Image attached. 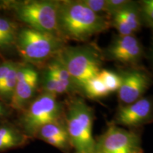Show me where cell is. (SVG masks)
I'll return each mask as SVG.
<instances>
[{
	"label": "cell",
	"mask_w": 153,
	"mask_h": 153,
	"mask_svg": "<svg viewBox=\"0 0 153 153\" xmlns=\"http://www.w3.org/2000/svg\"><path fill=\"white\" fill-rule=\"evenodd\" d=\"M111 25L108 16L95 14L81 1H60L58 28L64 41H87Z\"/></svg>",
	"instance_id": "6da1fadb"
},
{
	"label": "cell",
	"mask_w": 153,
	"mask_h": 153,
	"mask_svg": "<svg viewBox=\"0 0 153 153\" xmlns=\"http://www.w3.org/2000/svg\"><path fill=\"white\" fill-rule=\"evenodd\" d=\"M59 4L60 1L48 0L2 1L3 9L12 11L16 19L28 28L62 38L58 28Z\"/></svg>",
	"instance_id": "7a4b0ae2"
},
{
	"label": "cell",
	"mask_w": 153,
	"mask_h": 153,
	"mask_svg": "<svg viewBox=\"0 0 153 153\" xmlns=\"http://www.w3.org/2000/svg\"><path fill=\"white\" fill-rule=\"evenodd\" d=\"M66 105L64 120L72 147L77 152L94 153L93 108L77 97L70 99Z\"/></svg>",
	"instance_id": "3957f363"
},
{
	"label": "cell",
	"mask_w": 153,
	"mask_h": 153,
	"mask_svg": "<svg viewBox=\"0 0 153 153\" xmlns=\"http://www.w3.org/2000/svg\"><path fill=\"white\" fill-rule=\"evenodd\" d=\"M65 43L58 36L26 27L19 30L16 49L27 64L42 65L56 57Z\"/></svg>",
	"instance_id": "277c9868"
},
{
	"label": "cell",
	"mask_w": 153,
	"mask_h": 153,
	"mask_svg": "<svg viewBox=\"0 0 153 153\" xmlns=\"http://www.w3.org/2000/svg\"><path fill=\"white\" fill-rule=\"evenodd\" d=\"M66 68L80 88L98 75L101 70V54L89 45L65 46L55 57Z\"/></svg>",
	"instance_id": "5b68a950"
},
{
	"label": "cell",
	"mask_w": 153,
	"mask_h": 153,
	"mask_svg": "<svg viewBox=\"0 0 153 153\" xmlns=\"http://www.w3.org/2000/svg\"><path fill=\"white\" fill-rule=\"evenodd\" d=\"M64 109L57 96L43 91L22 111L20 124L24 133L35 137L43 126L64 120Z\"/></svg>",
	"instance_id": "8992f818"
},
{
	"label": "cell",
	"mask_w": 153,
	"mask_h": 153,
	"mask_svg": "<svg viewBox=\"0 0 153 153\" xmlns=\"http://www.w3.org/2000/svg\"><path fill=\"white\" fill-rule=\"evenodd\" d=\"M94 153H144L139 134L110 124L96 140Z\"/></svg>",
	"instance_id": "52a82bcc"
},
{
	"label": "cell",
	"mask_w": 153,
	"mask_h": 153,
	"mask_svg": "<svg viewBox=\"0 0 153 153\" xmlns=\"http://www.w3.org/2000/svg\"><path fill=\"white\" fill-rule=\"evenodd\" d=\"M119 74L121 85L118 91V96L122 105L132 104L143 98L152 83L148 72L139 68L121 71Z\"/></svg>",
	"instance_id": "ba28073f"
},
{
	"label": "cell",
	"mask_w": 153,
	"mask_h": 153,
	"mask_svg": "<svg viewBox=\"0 0 153 153\" xmlns=\"http://www.w3.org/2000/svg\"><path fill=\"white\" fill-rule=\"evenodd\" d=\"M38 85V73L27 63H22L17 75L14 93L9 105L16 111H22L32 101Z\"/></svg>",
	"instance_id": "9c48e42d"
},
{
	"label": "cell",
	"mask_w": 153,
	"mask_h": 153,
	"mask_svg": "<svg viewBox=\"0 0 153 153\" xmlns=\"http://www.w3.org/2000/svg\"><path fill=\"white\" fill-rule=\"evenodd\" d=\"M153 122V97H143L132 104L120 105L115 116V125L139 127Z\"/></svg>",
	"instance_id": "30bf717a"
},
{
	"label": "cell",
	"mask_w": 153,
	"mask_h": 153,
	"mask_svg": "<svg viewBox=\"0 0 153 153\" xmlns=\"http://www.w3.org/2000/svg\"><path fill=\"white\" fill-rule=\"evenodd\" d=\"M143 49L135 36H118L106 49L105 55L108 60L123 64H137L142 58Z\"/></svg>",
	"instance_id": "8fae6325"
},
{
	"label": "cell",
	"mask_w": 153,
	"mask_h": 153,
	"mask_svg": "<svg viewBox=\"0 0 153 153\" xmlns=\"http://www.w3.org/2000/svg\"><path fill=\"white\" fill-rule=\"evenodd\" d=\"M35 137L64 152L72 148L64 120L43 126Z\"/></svg>",
	"instance_id": "7c38bea8"
},
{
	"label": "cell",
	"mask_w": 153,
	"mask_h": 153,
	"mask_svg": "<svg viewBox=\"0 0 153 153\" xmlns=\"http://www.w3.org/2000/svg\"><path fill=\"white\" fill-rule=\"evenodd\" d=\"M28 136L20 130L9 124L0 126V152L24 145Z\"/></svg>",
	"instance_id": "4fadbf2b"
},
{
	"label": "cell",
	"mask_w": 153,
	"mask_h": 153,
	"mask_svg": "<svg viewBox=\"0 0 153 153\" xmlns=\"http://www.w3.org/2000/svg\"><path fill=\"white\" fill-rule=\"evenodd\" d=\"M19 30L16 22L0 16V51L4 52L16 48Z\"/></svg>",
	"instance_id": "5bb4252c"
},
{
	"label": "cell",
	"mask_w": 153,
	"mask_h": 153,
	"mask_svg": "<svg viewBox=\"0 0 153 153\" xmlns=\"http://www.w3.org/2000/svg\"><path fill=\"white\" fill-rule=\"evenodd\" d=\"M45 69H47L59 82L68 87L72 94L81 90L66 68L56 57H54L52 61L48 63Z\"/></svg>",
	"instance_id": "9a60e30c"
},
{
	"label": "cell",
	"mask_w": 153,
	"mask_h": 153,
	"mask_svg": "<svg viewBox=\"0 0 153 153\" xmlns=\"http://www.w3.org/2000/svg\"><path fill=\"white\" fill-rule=\"evenodd\" d=\"M22 63L15 62L14 65L0 83V100L3 102L6 101L9 103L12 97L16 84L19 70Z\"/></svg>",
	"instance_id": "2e32d148"
},
{
	"label": "cell",
	"mask_w": 153,
	"mask_h": 153,
	"mask_svg": "<svg viewBox=\"0 0 153 153\" xmlns=\"http://www.w3.org/2000/svg\"><path fill=\"white\" fill-rule=\"evenodd\" d=\"M82 91L91 99H103L110 94L98 75L86 82Z\"/></svg>",
	"instance_id": "e0dca14e"
},
{
	"label": "cell",
	"mask_w": 153,
	"mask_h": 153,
	"mask_svg": "<svg viewBox=\"0 0 153 153\" xmlns=\"http://www.w3.org/2000/svg\"><path fill=\"white\" fill-rule=\"evenodd\" d=\"M116 14L123 19V20L127 24L129 28L134 33L138 31L141 28V19L140 14L138 9L133 1L132 3L126 7L116 13Z\"/></svg>",
	"instance_id": "ac0fdd59"
},
{
	"label": "cell",
	"mask_w": 153,
	"mask_h": 153,
	"mask_svg": "<svg viewBox=\"0 0 153 153\" xmlns=\"http://www.w3.org/2000/svg\"><path fill=\"white\" fill-rule=\"evenodd\" d=\"M43 91L57 96L65 94H72L70 89L59 82L47 69H45L42 80Z\"/></svg>",
	"instance_id": "d6986e66"
},
{
	"label": "cell",
	"mask_w": 153,
	"mask_h": 153,
	"mask_svg": "<svg viewBox=\"0 0 153 153\" xmlns=\"http://www.w3.org/2000/svg\"><path fill=\"white\" fill-rule=\"evenodd\" d=\"M98 76L104 82L109 93L118 92L121 85V77L119 74L111 70L103 69L99 72Z\"/></svg>",
	"instance_id": "ffe728a7"
},
{
	"label": "cell",
	"mask_w": 153,
	"mask_h": 153,
	"mask_svg": "<svg viewBox=\"0 0 153 153\" xmlns=\"http://www.w3.org/2000/svg\"><path fill=\"white\" fill-rule=\"evenodd\" d=\"M81 1L95 14L103 15L104 13L107 16L106 0H82Z\"/></svg>",
	"instance_id": "44dd1931"
},
{
	"label": "cell",
	"mask_w": 153,
	"mask_h": 153,
	"mask_svg": "<svg viewBox=\"0 0 153 153\" xmlns=\"http://www.w3.org/2000/svg\"><path fill=\"white\" fill-rule=\"evenodd\" d=\"M132 3L131 1L126 0H106L107 16H113Z\"/></svg>",
	"instance_id": "7402d4cb"
},
{
	"label": "cell",
	"mask_w": 153,
	"mask_h": 153,
	"mask_svg": "<svg viewBox=\"0 0 153 153\" xmlns=\"http://www.w3.org/2000/svg\"><path fill=\"white\" fill-rule=\"evenodd\" d=\"M141 14L143 15V19L148 24V26L153 25V0H147L143 1Z\"/></svg>",
	"instance_id": "603a6c76"
},
{
	"label": "cell",
	"mask_w": 153,
	"mask_h": 153,
	"mask_svg": "<svg viewBox=\"0 0 153 153\" xmlns=\"http://www.w3.org/2000/svg\"><path fill=\"white\" fill-rule=\"evenodd\" d=\"M15 62L14 61H5L0 64V83L4 79L10 69L12 68Z\"/></svg>",
	"instance_id": "cb8c5ba5"
},
{
	"label": "cell",
	"mask_w": 153,
	"mask_h": 153,
	"mask_svg": "<svg viewBox=\"0 0 153 153\" xmlns=\"http://www.w3.org/2000/svg\"><path fill=\"white\" fill-rule=\"evenodd\" d=\"M9 114V109L4 103L0 100V121L5 119Z\"/></svg>",
	"instance_id": "d4e9b609"
},
{
	"label": "cell",
	"mask_w": 153,
	"mask_h": 153,
	"mask_svg": "<svg viewBox=\"0 0 153 153\" xmlns=\"http://www.w3.org/2000/svg\"><path fill=\"white\" fill-rule=\"evenodd\" d=\"M151 55H152V60H153V41H152V48H151Z\"/></svg>",
	"instance_id": "484cf974"
},
{
	"label": "cell",
	"mask_w": 153,
	"mask_h": 153,
	"mask_svg": "<svg viewBox=\"0 0 153 153\" xmlns=\"http://www.w3.org/2000/svg\"><path fill=\"white\" fill-rule=\"evenodd\" d=\"M0 9H3V5H2V1H0Z\"/></svg>",
	"instance_id": "4316f807"
},
{
	"label": "cell",
	"mask_w": 153,
	"mask_h": 153,
	"mask_svg": "<svg viewBox=\"0 0 153 153\" xmlns=\"http://www.w3.org/2000/svg\"><path fill=\"white\" fill-rule=\"evenodd\" d=\"M150 27H151V28H153V25H152V26H150Z\"/></svg>",
	"instance_id": "83f0119b"
},
{
	"label": "cell",
	"mask_w": 153,
	"mask_h": 153,
	"mask_svg": "<svg viewBox=\"0 0 153 153\" xmlns=\"http://www.w3.org/2000/svg\"><path fill=\"white\" fill-rule=\"evenodd\" d=\"M75 153H81V152H76Z\"/></svg>",
	"instance_id": "f1b7e54d"
}]
</instances>
